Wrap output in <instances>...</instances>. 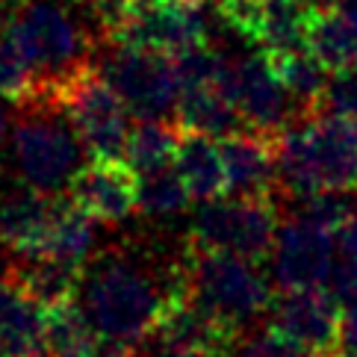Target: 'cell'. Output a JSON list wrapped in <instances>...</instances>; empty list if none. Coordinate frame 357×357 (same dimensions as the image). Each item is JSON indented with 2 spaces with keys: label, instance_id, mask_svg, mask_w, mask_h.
<instances>
[{
  "label": "cell",
  "instance_id": "52a82bcc",
  "mask_svg": "<svg viewBox=\"0 0 357 357\" xmlns=\"http://www.w3.org/2000/svg\"><path fill=\"white\" fill-rule=\"evenodd\" d=\"M278 236V204L272 195H234L201 204L186 242L201 251H225L266 260Z\"/></svg>",
  "mask_w": 357,
  "mask_h": 357
},
{
  "label": "cell",
  "instance_id": "ac0fdd59",
  "mask_svg": "<svg viewBox=\"0 0 357 357\" xmlns=\"http://www.w3.org/2000/svg\"><path fill=\"white\" fill-rule=\"evenodd\" d=\"M227 68H231V62H227ZM174 121L181 124V130L204 133L213 139H225L231 133L248 130V124L231 95V86H227V71L222 80L181 86Z\"/></svg>",
  "mask_w": 357,
  "mask_h": 357
},
{
  "label": "cell",
  "instance_id": "484cf974",
  "mask_svg": "<svg viewBox=\"0 0 357 357\" xmlns=\"http://www.w3.org/2000/svg\"><path fill=\"white\" fill-rule=\"evenodd\" d=\"M181 136L183 130L177 121L142 119L136 127H130V136H127V145H124V162L136 174L162 169V165H169L174 160Z\"/></svg>",
  "mask_w": 357,
  "mask_h": 357
},
{
  "label": "cell",
  "instance_id": "d590c367",
  "mask_svg": "<svg viewBox=\"0 0 357 357\" xmlns=\"http://www.w3.org/2000/svg\"><path fill=\"white\" fill-rule=\"evenodd\" d=\"M6 130H9V121H6L3 107H0V145H3V139H6Z\"/></svg>",
  "mask_w": 357,
  "mask_h": 357
},
{
  "label": "cell",
  "instance_id": "1f68e13d",
  "mask_svg": "<svg viewBox=\"0 0 357 357\" xmlns=\"http://www.w3.org/2000/svg\"><path fill=\"white\" fill-rule=\"evenodd\" d=\"M319 112H331V116L357 121V66L328 74L322 100H319Z\"/></svg>",
  "mask_w": 357,
  "mask_h": 357
},
{
  "label": "cell",
  "instance_id": "44dd1931",
  "mask_svg": "<svg viewBox=\"0 0 357 357\" xmlns=\"http://www.w3.org/2000/svg\"><path fill=\"white\" fill-rule=\"evenodd\" d=\"M174 169L186 183L189 195L198 204L225 198L231 183H227V165L222 154V142L213 136L183 130L181 145L174 154Z\"/></svg>",
  "mask_w": 357,
  "mask_h": 357
},
{
  "label": "cell",
  "instance_id": "e575fe53",
  "mask_svg": "<svg viewBox=\"0 0 357 357\" xmlns=\"http://www.w3.org/2000/svg\"><path fill=\"white\" fill-rule=\"evenodd\" d=\"M98 357H136L133 349H109L107 354H98Z\"/></svg>",
  "mask_w": 357,
  "mask_h": 357
},
{
  "label": "cell",
  "instance_id": "ba28073f",
  "mask_svg": "<svg viewBox=\"0 0 357 357\" xmlns=\"http://www.w3.org/2000/svg\"><path fill=\"white\" fill-rule=\"evenodd\" d=\"M112 54L104 59L100 74L121 95L127 109L139 119H165L177 107L181 77L172 54L151 47L109 45Z\"/></svg>",
  "mask_w": 357,
  "mask_h": 357
},
{
  "label": "cell",
  "instance_id": "8992f818",
  "mask_svg": "<svg viewBox=\"0 0 357 357\" xmlns=\"http://www.w3.org/2000/svg\"><path fill=\"white\" fill-rule=\"evenodd\" d=\"M54 104L80 136L92 160H121L130 136V109L95 62H86L56 86Z\"/></svg>",
  "mask_w": 357,
  "mask_h": 357
},
{
  "label": "cell",
  "instance_id": "9c48e42d",
  "mask_svg": "<svg viewBox=\"0 0 357 357\" xmlns=\"http://www.w3.org/2000/svg\"><path fill=\"white\" fill-rule=\"evenodd\" d=\"M201 0H136L109 36V45L151 47L162 54H186L210 42Z\"/></svg>",
  "mask_w": 357,
  "mask_h": 357
},
{
  "label": "cell",
  "instance_id": "2e32d148",
  "mask_svg": "<svg viewBox=\"0 0 357 357\" xmlns=\"http://www.w3.org/2000/svg\"><path fill=\"white\" fill-rule=\"evenodd\" d=\"M56 192H42L30 183L0 189V239L12 254H39L56 210Z\"/></svg>",
  "mask_w": 357,
  "mask_h": 357
},
{
  "label": "cell",
  "instance_id": "f546056e",
  "mask_svg": "<svg viewBox=\"0 0 357 357\" xmlns=\"http://www.w3.org/2000/svg\"><path fill=\"white\" fill-rule=\"evenodd\" d=\"M36 89V71L21 50L12 27L0 33V98L24 104Z\"/></svg>",
  "mask_w": 357,
  "mask_h": 357
},
{
  "label": "cell",
  "instance_id": "f35d334b",
  "mask_svg": "<svg viewBox=\"0 0 357 357\" xmlns=\"http://www.w3.org/2000/svg\"><path fill=\"white\" fill-rule=\"evenodd\" d=\"M201 3H215V6H219V3H222V0H201Z\"/></svg>",
  "mask_w": 357,
  "mask_h": 357
},
{
  "label": "cell",
  "instance_id": "3957f363",
  "mask_svg": "<svg viewBox=\"0 0 357 357\" xmlns=\"http://www.w3.org/2000/svg\"><path fill=\"white\" fill-rule=\"evenodd\" d=\"M12 36L36 71V89L27 100L54 104L56 86L66 83L86 62H92L89 27L56 0H27L12 24Z\"/></svg>",
  "mask_w": 357,
  "mask_h": 357
},
{
  "label": "cell",
  "instance_id": "83f0119b",
  "mask_svg": "<svg viewBox=\"0 0 357 357\" xmlns=\"http://www.w3.org/2000/svg\"><path fill=\"white\" fill-rule=\"evenodd\" d=\"M354 213H357V195H351V189H322V192L292 201L289 219L310 222V225H319L334 234Z\"/></svg>",
  "mask_w": 357,
  "mask_h": 357
},
{
  "label": "cell",
  "instance_id": "cb8c5ba5",
  "mask_svg": "<svg viewBox=\"0 0 357 357\" xmlns=\"http://www.w3.org/2000/svg\"><path fill=\"white\" fill-rule=\"evenodd\" d=\"M100 337L92 319L77 301H66L56 307H47L45 316V349L47 357H98Z\"/></svg>",
  "mask_w": 357,
  "mask_h": 357
},
{
  "label": "cell",
  "instance_id": "30bf717a",
  "mask_svg": "<svg viewBox=\"0 0 357 357\" xmlns=\"http://www.w3.org/2000/svg\"><path fill=\"white\" fill-rule=\"evenodd\" d=\"M310 0H222L215 12L257 50H298L313 18Z\"/></svg>",
  "mask_w": 357,
  "mask_h": 357
},
{
  "label": "cell",
  "instance_id": "ffe728a7",
  "mask_svg": "<svg viewBox=\"0 0 357 357\" xmlns=\"http://www.w3.org/2000/svg\"><path fill=\"white\" fill-rule=\"evenodd\" d=\"M83 275L86 266L54 257V254H15V263L9 269L12 284L30 292L42 307L74 301L83 287Z\"/></svg>",
  "mask_w": 357,
  "mask_h": 357
},
{
  "label": "cell",
  "instance_id": "8fae6325",
  "mask_svg": "<svg viewBox=\"0 0 357 357\" xmlns=\"http://www.w3.org/2000/svg\"><path fill=\"white\" fill-rule=\"evenodd\" d=\"M269 325L325 357L340 349L342 304L331 296L328 287L284 289L269 304Z\"/></svg>",
  "mask_w": 357,
  "mask_h": 357
},
{
  "label": "cell",
  "instance_id": "836d02e7",
  "mask_svg": "<svg viewBox=\"0 0 357 357\" xmlns=\"http://www.w3.org/2000/svg\"><path fill=\"white\" fill-rule=\"evenodd\" d=\"M9 269H12V263H9V245L0 239V284L9 280Z\"/></svg>",
  "mask_w": 357,
  "mask_h": 357
},
{
  "label": "cell",
  "instance_id": "d6a6232c",
  "mask_svg": "<svg viewBox=\"0 0 357 357\" xmlns=\"http://www.w3.org/2000/svg\"><path fill=\"white\" fill-rule=\"evenodd\" d=\"M340 351L357 357V298L342 307V334H340Z\"/></svg>",
  "mask_w": 357,
  "mask_h": 357
},
{
  "label": "cell",
  "instance_id": "d4e9b609",
  "mask_svg": "<svg viewBox=\"0 0 357 357\" xmlns=\"http://www.w3.org/2000/svg\"><path fill=\"white\" fill-rule=\"evenodd\" d=\"M92 248H95V219L71 195H59L54 222H50L47 239L39 254H54V257L86 266V260L92 257Z\"/></svg>",
  "mask_w": 357,
  "mask_h": 357
},
{
  "label": "cell",
  "instance_id": "5bb4252c",
  "mask_svg": "<svg viewBox=\"0 0 357 357\" xmlns=\"http://www.w3.org/2000/svg\"><path fill=\"white\" fill-rule=\"evenodd\" d=\"M160 351L169 354H183V351H207V354H231L239 331L225 325L222 319H215L210 310H204L201 304L189 296V292H177L169 301V307L160 316L154 334Z\"/></svg>",
  "mask_w": 357,
  "mask_h": 357
},
{
  "label": "cell",
  "instance_id": "6da1fadb",
  "mask_svg": "<svg viewBox=\"0 0 357 357\" xmlns=\"http://www.w3.org/2000/svg\"><path fill=\"white\" fill-rule=\"evenodd\" d=\"M83 310L109 349H133L154 334L160 316L186 289V248L174 260L109 248L83 275Z\"/></svg>",
  "mask_w": 357,
  "mask_h": 357
},
{
  "label": "cell",
  "instance_id": "7402d4cb",
  "mask_svg": "<svg viewBox=\"0 0 357 357\" xmlns=\"http://www.w3.org/2000/svg\"><path fill=\"white\" fill-rule=\"evenodd\" d=\"M304 50L316 56L328 71L357 66V18L337 6H313Z\"/></svg>",
  "mask_w": 357,
  "mask_h": 357
},
{
  "label": "cell",
  "instance_id": "8d00e7d4",
  "mask_svg": "<svg viewBox=\"0 0 357 357\" xmlns=\"http://www.w3.org/2000/svg\"><path fill=\"white\" fill-rule=\"evenodd\" d=\"M169 357H222V354H207V351H183V354H169Z\"/></svg>",
  "mask_w": 357,
  "mask_h": 357
},
{
  "label": "cell",
  "instance_id": "4fadbf2b",
  "mask_svg": "<svg viewBox=\"0 0 357 357\" xmlns=\"http://www.w3.org/2000/svg\"><path fill=\"white\" fill-rule=\"evenodd\" d=\"M269 257L272 275L284 289L325 287L334 266V234L310 222L289 219L278 227Z\"/></svg>",
  "mask_w": 357,
  "mask_h": 357
},
{
  "label": "cell",
  "instance_id": "7a4b0ae2",
  "mask_svg": "<svg viewBox=\"0 0 357 357\" xmlns=\"http://www.w3.org/2000/svg\"><path fill=\"white\" fill-rule=\"evenodd\" d=\"M278 189L289 201L357 189V121L316 112L278 133Z\"/></svg>",
  "mask_w": 357,
  "mask_h": 357
},
{
  "label": "cell",
  "instance_id": "d6986e66",
  "mask_svg": "<svg viewBox=\"0 0 357 357\" xmlns=\"http://www.w3.org/2000/svg\"><path fill=\"white\" fill-rule=\"evenodd\" d=\"M45 316L30 292L18 284H0V357H47L45 349Z\"/></svg>",
  "mask_w": 357,
  "mask_h": 357
},
{
  "label": "cell",
  "instance_id": "4dcf8cb0",
  "mask_svg": "<svg viewBox=\"0 0 357 357\" xmlns=\"http://www.w3.org/2000/svg\"><path fill=\"white\" fill-rule=\"evenodd\" d=\"M231 354L234 357H319L316 351L304 349L301 342L287 337L275 325L263 331H251L248 337H239Z\"/></svg>",
  "mask_w": 357,
  "mask_h": 357
},
{
  "label": "cell",
  "instance_id": "277c9868",
  "mask_svg": "<svg viewBox=\"0 0 357 357\" xmlns=\"http://www.w3.org/2000/svg\"><path fill=\"white\" fill-rule=\"evenodd\" d=\"M186 292L204 310L234 331H242L254 316L269 310L272 284L257 260L225 251H201L186 242Z\"/></svg>",
  "mask_w": 357,
  "mask_h": 357
},
{
  "label": "cell",
  "instance_id": "e0dca14e",
  "mask_svg": "<svg viewBox=\"0 0 357 357\" xmlns=\"http://www.w3.org/2000/svg\"><path fill=\"white\" fill-rule=\"evenodd\" d=\"M231 195H272L278 189V133L239 130L219 139Z\"/></svg>",
  "mask_w": 357,
  "mask_h": 357
},
{
  "label": "cell",
  "instance_id": "5b68a950",
  "mask_svg": "<svg viewBox=\"0 0 357 357\" xmlns=\"http://www.w3.org/2000/svg\"><path fill=\"white\" fill-rule=\"evenodd\" d=\"M12 127V160L24 183L42 192H62L83 169V142L68 119L54 107H18Z\"/></svg>",
  "mask_w": 357,
  "mask_h": 357
},
{
  "label": "cell",
  "instance_id": "7c38bea8",
  "mask_svg": "<svg viewBox=\"0 0 357 357\" xmlns=\"http://www.w3.org/2000/svg\"><path fill=\"white\" fill-rule=\"evenodd\" d=\"M227 86H231V95L236 100L242 119L248 124V130L280 133L289 124L304 119L296 107V100L289 98L284 83L272 71L263 50L242 62H231V68H227Z\"/></svg>",
  "mask_w": 357,
  "mask_h": 357
},
{
  "label": "cell",
  "instance_id": "74e56055",
  "mask_svg": "<svg viewBox=\"0 0 357 357\" xmlns=\"http://www.w3.org/2000/svg\"><path fill=\"white\" fill-rule=\"evenodd\" d=\"M325 357H351V354H346V351H334V354H325Z\"/></svg>",
  "mask_w": 357,
  "mask_h": 357
},
{
  "label": "cell",
  "instance_id": "f1b7e54d",
  "mask_svg": "<svg viewBox=\"0 0 357 357\" xmlns=\"http://www.w3.org/2000/svg\"><path fill=\"white\" fill-rule=\"evenodd\" d=\"M328 289L342 307L357 298V213L334 231V266L328 275Z\"/></svg>",
  "mask_w": 357,
  "mask_h": 357
},
{
  "label": "cell",
  "instance_id": "9a60e30c",
  "mask_svg": "<svg viewBox=\"0 0 357 357\" xmlns=\"http://www.w3.org/2000/svg\"><path fill=\"white\" fill-rule=\"evenodd\" d=\"M68 195L95 222L119 225L139 210V174L124 160H89L68 183Z\"/></svg>",
  "mask_w": 357,
  "mask_h": 357
},
{
  "label": "cell",
  "instance_id": "4316f807",
  "mask_svg": "<svg viewBox=\"0 0 357 357\" xmlns=\"http://www.w3.org/2000/svg\"><path fill=\"white\" fill-rule=\"evenodd\" d=\"M189 201L192 195H189L177 169L162 165V169L145 172L139 177V213L148 219H174V215L186 213Z\"/></svg>",
  "mask_w": 357,
  "mask_h": 357
},
{
  "label": "cell",
  "instance_id": "603a6c76",
  "mask_svg": "<svg viewBox=\"0 0 357 357\" xmlns=\"http://www.w3.org/2000/svg\"><path fill=\"white\" fill-rule=\"evenodd\" d=\"M269 59L272 71L278 74V80L284 83L289 98L296 100V107L304 119H310L319 112V100H322L325 83H328V68L310 56L304 47L298 50H263Z\"/></svg>",
  "mask_w": 357,
  "mask_h": 357
}]
</instances>
